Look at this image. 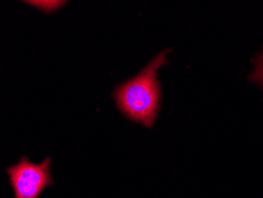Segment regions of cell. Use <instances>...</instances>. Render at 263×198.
<instances>
[{"label": "cell", "instance_id": "4", "mask_svg": "<svg viewBox=\"0 0 263 198\" xmlns=\"http://www.w3.org/2000/svg\"><path fill=\"white\" fill-rule=\"evenodd\" d=\"M28 4L31 6H36V7H38V9H40V7H42V6H44V7H46L45 12L49 13V10H48L49 7H51V10H53V11H57L60 9V7L63 6L65 3L64 2H46V3H43V2H37V3L28 2Z\"/></svg>", "mask_w": 263, "mask_h": 198}, {"label": "cell", "instance_id": "2", "mask_svg": "<svg viewBox=\"0 0 263 198\" xmlns=\"http://www.w3.org/2000/svg\"><path fill=\"white\" fill-rule=\"evenodd\" d=\"M52 158L46 157L41 163H32L29 156H22L15 164L6 168L9 183L14 198H40L46 189L55 186L51 172Z\"/></svg>", "mask_w": 263, "mask_h": 198}, {"label": "cell", "instance_id": "3", "mask_svg": "<svg viewBox=\"0 0 263 198\" xmlns=\"http://www.w3.org/2000/svg\"><path fill=\"white\" fill-rule=\"evenodd\" d=\"M254 70L250 73L249 80L263 88V50L253 60Z\"/></svg>", "mask_w": 263, "mask_h": 198}, {"label": "cell", "instance_id": "1", "mask_svg": "<svg viewBox=\"0 0 263 198\" xmlns=\"http://www.w3.org/2000/svg\"><path fill=\"white\" fill-rule=\"evenodd\" d=\"M172 49L157 53L137 75L123 81L111 92L118 111L127 120L152 128L159 116L162 92L158 73L168 64V53Z\"/></svg>", "mask_w": 263, "mask_h": 198}]
</instances>
